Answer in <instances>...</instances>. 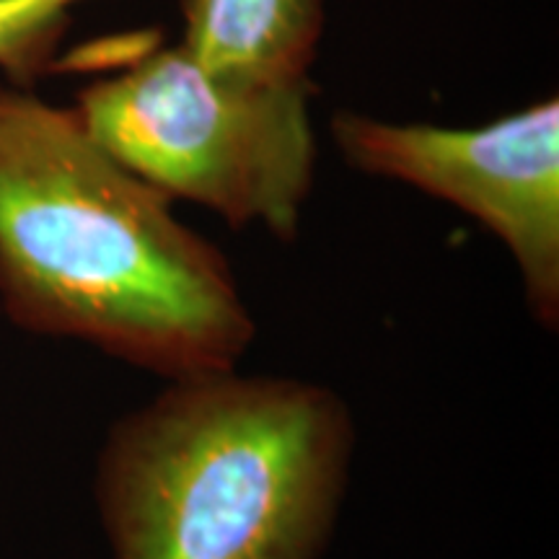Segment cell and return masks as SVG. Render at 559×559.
<instances>
[{"instance_id": "cell-1", "label": "cell", "mask_w": 559, "mask_h": 559, "mask_svg": "<svg viewBox=\"0 0 559 559\" xmlns=\"http://www.w3.org/2000/svg\"><path fill=\"white\" fill-rule=\"evenodd\" d=\"M88 135L0 88V306L164 381L239 368L257 321L223 251Z\"/></svg>"}, {"instance_id": "cell-2", "label": "cell", "mask_w": 559, "mask_h": 559, "mask_svg": "<svg viewBox=\"0 0 559 559\" xmlns=\"http://www.w3.org/2000/svg\"><path fill=\"white\" fill-rule=\"evenodd\" d=\"M355 419L296 376H185L117 419L94 495L115 559H321L353 472Z\"/></svg>"}, {"instance_id": "cell-3", "label": "cell", "mask_w": 559, "mask_h": 559, "mask_svg": "<svg viewBox=\"0 0 559 559\" xmlns=\"http://www.w3.org/2000/svg\"><path fill=\"white\" fill-rule=\"evenodd\" d=\"M311 91L309 81H230L185 47H145L81 91L75 111L111 158L166 198L293 239L317 164Z\"/></svg>"}, {"instance_id": "cell-4", "label": "cell", "mask_w": 559, "mask_h": 559, "mask_svg": "<svg viewBox=\"0 0 559 559\" xmlns=\"http://www.w3.org/2000/svg\"><path fill=\"white\" fill-rule=\"evenodd\" d=\"M332 138L353 169L404 181L451 202L498 236L513 257L526 306L559 326V102L481 128L396 124L340 111Z\"/></svg>"}, {"instance_id": "cell-5", "label": "cell", "mask_w": 559, "mask_h": 559, "mask_svg": "<svg viewBox=\"0 0 559 559\" xmlns=\"http://www.w3.org/2000/svg\"><path fill=\"white\" fill-rule=\"evenodd\" d=\"M185 50L241 83L309 81L324 29L321 0H185Z\"/></svg>"}, {"instance_id": "cell-6", "label": "cell", "mask_w": 559, "mask_h": 559, "mask_svg": "<svg viewBox=\"0 0 559 559\" xmlns=\"http://www.w3.org/2000/svg\"><path fill=\"white\" fill-rule=\"evenodd\" d=\"M75 3L81 0H0V68L16 81L45 70Z\"/></svg>"}]
</instances>
